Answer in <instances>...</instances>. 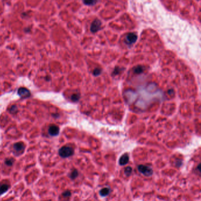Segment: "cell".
<instances>
[{
    "instance_id": "cell-1",
    "label": "cell",
    "mask_w": 201,
    "mask_h": 201,
    "mask_svg": "<svg viewBox=\"0 0 201 201\" xmlns=\"http://www.w3.org/2000/svg\"><path fill=\"white\" fill-rule=\"evenodd\" d=\"M59 153L62 157L66 158V157L71 156L74 154V150L72 148L65 146L60 148Z\"/></svg>"
},
{
    "instance_id": "cell-2",
    "label": "cell",
    "mask_w": 201,
    "mask_h": 201,
    "mask_svg": "<svg viewBox=\"0 0 201 201\" xmlns=\"http://www.w3.org/2000/svg\"><path fill=\"white\" fill-rule=\"evenodd\" d=\"M137 169L139 172L146 176H150L153 174V169L148 166L143 165H140L137 166Z\"/></svg>"
},
{
    "instance_id": "cell-3",
    "label": "cell",
    "mask_w": 201,
    "mask_h": 201,
    "mask_svg": "<svg viewBox=\"0 0 201 201\" xmlns=\"http://www.w3.org/2000/svg\"><path fill=\"white\" fill-rule=\"evenodd\" d=\"M102 25V22L99 20H95L92 24L90 27V30L92 33H94L98 31L100 29V26Z\"/></svg>"
},
{
    "instance_id": "cell-4",
    "label": "cell",
    "mask_w": 201,
    "mask_h": 201,
    "mask_svg": "<svg viewBox=\"0 0 201 201\" xmlns=\"http://www.w3.org/2000/svg\"><path fill=\"white\" fill-rule=\"evenodd\" d=\"M60 132L59 127L54 124L51 125L49 128V133L53 136H57Z\"/></svg>"
},
{
    "instance_id": "cell-5",
    "label": "cell",
    "mask_w": 201,
    "mask_h": 201,
    "mask_svg": "<svg viewBox=\"0 0 201 201\" xmlns=\"http://www.w3.org/2000/svg\"><path fill=\"white\" fill-rule=\"evenodd\" d=\"M18 94L22 98H27L30 97L31 95L30 90L24 88H20L18 90Z\"/></svg>"
},
{
    "instance_id": "cell-6",
    "label": "cell",
    "mask_w": 201,
    "mask_h": 201,
    "mask_svg": "<svg viewBox=\"0 0 201 201\" xmlns=\"http://www.w3.org/2000/svg\"><path fill=\"white\" fill-rule=\"evenodd\" d=\"M137 39V36L136 34L135 33H129L127 35L126 40V42L129 44H133L134 42L136 41Z\"/></svg>"
},
{
    "instance_id": "cell-7",
    "label": "cell",
    "mask_w": 201,
    "mask_h": 201,
    "mask_svg": "<svg viewBox=\"0 0 201 201\" xmlns=\"http://www.w3.org/2000/svg\"><path fill=\"white\" fill-rule=\"evenodd\" d=\"M14 150L17 152H21L24 150L25 145L22 142H17L14 145Z\"/></svg>"
},
{
    "instance_id": "cell-8",
    "label": "cell",
    "mask_w": 201,
    "mask_h": 201,
    "mask_svg": "<svg viewBox=\"0 0 201 201\" xmlns=\"http://www.w3.org/2000/svg\"><path fill=\"white\" fill-rule=\"evenodd\" d=\"M129 161V156L128 154L124 153L123 155L119 159V164L121 166H124L126 165Z\"/></svg>"
},
{
    "instance_id": "cell-9",
    "label": "cell",
    "mask_w": 201,
    "mask_h": 201,
    "mask_svg": "<svg viewBox=\"0 0 201 201\" xmlns=\"http://www.w3.org/2000/svg\"><path fill=\"white\" fill-rule=\"evenodd\" d=\"M10 188V185L7 183L0 185V195L5 193Z\"/></svg>"
},
{
    "instance_id": "cell-10",
    "label": "cell",
    "mask_w": 201,
    "mask_h": 201,
    "mask_svg": "<svg viewBox=\"0 0 201 201\" xmlns=\"http://www.w3.org/2000/svg\"><path fill=\"white\" fill-rule=\"evenodd\" d=\"M110 193V189L109 188H104L100 191V195L103 197L107 196Z\"/></svg>"
},
{
    "instance_id": "cell-11",
    "label": "cell",
    "mask_w": 201,
    "mask_h": 201,
    "mask_svg": "<svg viewBox=\"0 0 201 201\" xmlns=\"http://www.w3.org/2000/svg\"><path fill=\"white\" fill-rule=\"evenodd\" d=\"M78 175H79L78 171L76 169H75L72 172H71V173L70 174V177L71 179H75L78 176Z\"/></svg>"
},
{
    "instance_id": "cell-12",
    "label": "cell",
    "mask_w": 201,
    "mask_h": 201,
    "mask_svg": "<svg viewBox=\"0 0 201 201\" xmlns=\"http://www.w3.org/2000/svg\"><path fill=\"white\" fill-rule=\"evenodd\" d=\"M132 168L130 166H128L124 169V174L127 177L132 174Z\"/></svg>"
},
{
    "instance_id": "cell-13",
    "label": "cell",
    "mask_w": 201,
    "mask_h": 201,
    "mask_svg": "<svg viewBox=\"0 0 201 201\" xmlns=\"http://www.w3.org/2000/svg\"><path fill=\"white\" fill-rule=\"evenodd\" d=\"M143 71V67L142 66H137L134 69V72L136 74H140Z\"/></svg>"
},
{
    "instance_id": "cell-14",
    "label": "cell",
    "mask_w": 201,
    "mask_h": 201,
    "mask_svg": "<svg viewBox=\"0 0 201 201\" xmlns=\"http://www.w3.org/2000/svg\"><path fill=\"white\" fill-rule=\"evenodd\" d=\"M71 100H72V101H73L75 102H78L80 99V95L78 94H74L71 96Z\"/></svg>"
},
{
    "instance_id": "cell-15",
    "label": "cell",
    "mask_w": 201,
    "mask_h": 201,
    "mask_svg": "<svg viewBox=\"0 0 201 201\" xmlns=\"http://www.w3.org/2000/svg\"><path fill=\"white\" fill-rule=\"evenodd\" d=\"M102 73V70L100 69V68H96L94 71H93V75L95 76H98L100 75V74H101Z\"/></svg>"
},
{
    "instance_id": "cell-16",
    "label": "cell",
    "mask_w": 201,
    "mask_h": 201,
    "mask_svg": "<svg viewBox=\"0 0 201 201\" xmlns=\"http://www.w3.org/2000/svg\"><path fill=\"white\" fill-rule=\"evenodd\" d=\"M17 111H18V108L15 105L11 106L10 108V111L11 113H16L17 112Z\"/></svg>"
},
{
    "instance_id": "cell-17",
    "label": "cell",
    "mask_w": 201,
    "mask_h": 201,
    "mask_svg": "<svg viewBox=\"0 0 201 201\" xmlns=\"http://www.w3.org/2000/svg\"><path fill=\"white\" fill-rule=\"evenodd\" d=\"M5 163L8 166H11L14 163V160L12 159H7L5 161Z\"/></svg>"
},
{
    "instance_id": "cell-18",
    "label": "cell",
    "mask_w": 201,
    "mask_h": 201,
    "mask_svg": "<svg viewBox=\"0 0 201 201\" xmlns=\"http://www.w3.org/2000/svg\"><path fill=\"white\" fill-rule=\"evenodd\" d=\"M175 165L177 167H180L182 165V161L180 159H178L176 162H175Z\"/></svg>"
},
{
    "instance_id": "cell-19",
    "label": "cell",
    "mask_w": 201,
    "mask_h": 201,
    "mask_svg": "<svg viewBox=\"0 0 201 201\" xmlns=\"http://www.w3.org/2000/svg\"><path fill=\"white\" fill-rule=\"evenodd\" d=\"M63 197H65V198L70 197L71 196V192L70 191H66L65 192L63 193Z\"/></svg>"
},
{
    "instance_id": "cell-20",
    "label": "cell",
    "mask_w": 201,
    "mask_h": 201,
    "mask_svg": "<svg viewBox=\"0 0 201 201\" xmlns=\"http://www.w3.org/2000/svg\"><path fill=\"white\" fill-rule=\"evenodd\" d=\"M97 1H84V3L86 5H92L96 3Z\"/></svg>"
}]
</instances>
